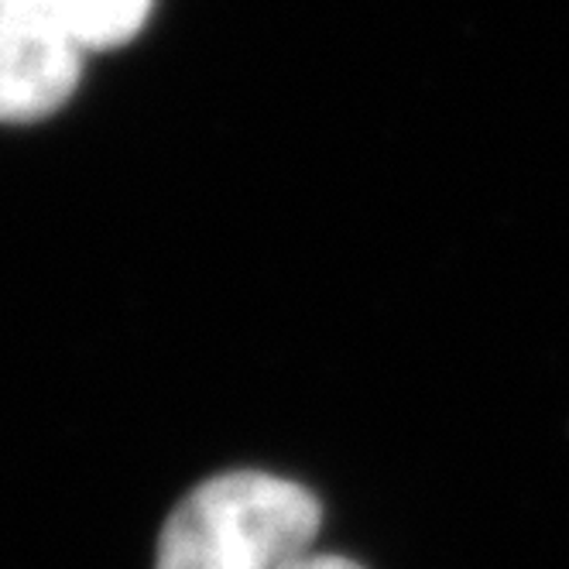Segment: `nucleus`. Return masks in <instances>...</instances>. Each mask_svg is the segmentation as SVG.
Segmentation results:
<instances>
[{
    "instance_id": "nucleus-1",
    "label": "nucleus",
    "mask_w": 569,
    "mask_h": 569,
    "mask_svg": "<svg viewBox=\"0 0 569 569\" xmlns=\"http://www.w3.org/2000/svg\"><path fill=\"white\" fill-rule=\"evenodd\" d=\"M319 521L322 508L302 483L230 470L169 515L154 569H284L309 552Z\"/></svg>"
},
{
    "instance_id": "nucleus-2",
    "label": "nucleus",
    "mask_w": 569,
    "mask_h": 569,
    "mask_svg": "<svg viewBox=\"0 0 569 569\" xmlns=\"http://www.w3.org/2000/svg\"><path fill=\"white\" fill-rule=\"evenodd\" d=\"M83 49L42 0H0V124L56 113L76 90Z\"/></svg>"
},
{
    "instance_id": "nucleus-3",
    "label": "nucleus",
    "mask_w": 569,
    "mask_h": 569,
    "mask_svg": "<svg viewBox=\"0 0 569 569\" xmlns=\"http://www.w3.org/2000/svg\"><path fill=\"white\" fill-rule=\"evenodd\" d=\"M83 52H103L131 42L144 28L154 0H42Z\"/></svg>"
},
{
    "instance_id": "nucleus-4",
    "label": "nucleus",
    "mask_w": 569,
    "mask_h": 569,
    "mask_svg": "<svg viewBox=\"0 0 569 569\" xmlns=\"http://www.w3.org/2000/svg\"><path fill=\"white\" fill-rule=\"evenodd\" d=\"M284 569H360L353 559H343V556H312L306 552L302 559H296L292 566H284Z\"/></svg>"
}]
</instances>
